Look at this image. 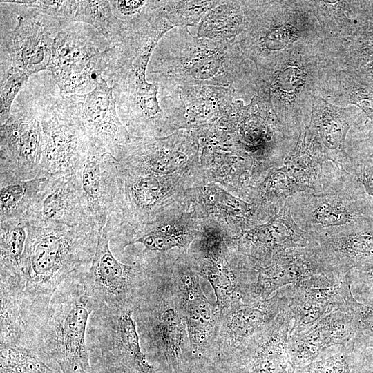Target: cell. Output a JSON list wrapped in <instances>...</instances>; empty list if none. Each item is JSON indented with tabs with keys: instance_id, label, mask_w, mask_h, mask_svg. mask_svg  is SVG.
Instances as JSON below:
<instances>
[{
	"instance_id": "3",
	"label": "cell",
	"mask_w": 373,
	"mask_h": 373,
	"mask_svg": "<svg viewBox=\"0 0 373 373\" xmlns=\"http://www.w3.org/2000/svg\"><path fill=\"white\" fill-rule=\"evenodd\" d=\"M88 271L73 274L59 286L41 322L42 347L61 373H94L86 334L97 305L85 281Z\"/></svg>"
},
{
	"instance_id": "31",
	"label": "cell",
	"mask_w": 373,
	"mask_h": 373,
	"mask_svg": "<svg viewBox=\"0 0 373 373\" xmlns=\"http://www.w3.org/2000/svg\"><path fill=\"white\" fill-rule=\"evenodd\" d=\"M299 193H303L300 186L283 166L272 169L259 188L261 204L271 207L274 214L289 198Z\"/></svg>"
},
{
	"instance_id": "5",
	"label": "cell",
	"mask_w": 373,
	"mask_h": 373,
	"mask_svg": "<svg viewBox=\"0 0 373 373\" xmlns=\"http://www.w3.org/2000/svg\"><path fill=\"white\" fill-rule=\"evenodd\" d=\"M86 341L90 358L105 373H155L142 352L131 309L98 307L91 314Z\"/></svg>"
},
{
	"instance_id": "34",
	"label": "cell",
	"mask_w": 373,
	"mask_h": 373,
	"mask_svg": "<svg viewBox=\"0 0 373 373\" xmlns=\"http://www.w3.org/2000/svg\"><path fill=\"white\" fill-rule=\"evenodd\" d=\"M356 341L352 339L341 345L334 354L297 367L294 373H350Z\"/></svg>"
},
{
	"instance_id": "7",
	"label": "cell",
	"mask_w": 373,
	"mask_h": 373,
	"mask_svg": "<svg viewBox=\"0 0 373 373\" xmlns=\"http://www.w3.org/2000/svg\"><path fill=\"white\" fill-rule=\"evenodd\" d=\"M64 97L67 107L64 111L92 141L113 157L131 140L133 135L117 113L113 88L102 77L93 90Z\"/></svg>"
},
{
	"instance_id": "2",
	"label": "cell",
	"mask_w": 373,
	"mask_h": 373,
	"mask_svg": "<svg viewBox=\"0 0 373 373\" xmlns=\"http://www.w3.org/2000/svg\"><path fill=\"white\" fill-rule=\"evenodd\" d=\"M151 83L160 88L193 86L242 88L245 69L236 39L216 41L174 27L160 40L149 61Z\"/></svg>"
},
{
	"instance_id": "38",
	"label": "cell",
	"mask_w": 373,
	"mask_h": 373,
	"mask_svg": "<svg viewBox=\"0 0 373 373\" xmlns=\"http://www.w3.org/2000/svg\"><path fill=\"white\" fill-rule=\"evenodd\" d=\"M346 278L350 286L360 287L368 297L373 296V262L351 270Z\"/></svg>"
},
{
	"instance_id": "39",
	"label": "cell",
	"mask_w": 373,
	"mask_h": 373,
	"mask_svg": "<svg viewBox=\"0 0 373 373\" xmlns=\"http://www.w3.org/2000/svg\"><path fill=\"white\" fill-rule=\"evenodd\" d=\"M118 13L125 17L126 19L134 17L145 9L148 1H110Z\"/></svg>"
},
{
	"instance_id": "1",
	"label": "cell",
	"mask_w": 373,
	"mask_h": 373,
	"mask_svg": "<svg viewBox=\"0 0 373 373\" xmlns=\"http://www.w3.org/2000/svg\"><path fill=\"white\" fill-rule=\"evenodd\" d=\"M19 293L15 299L30 318L41 322L59 286L88 269L99 230L95 224L44 228L26 225Z\"/></svg>"
},
{
	"instance_id": "29",
	"label": "cell",
	"mask_w": 373,
	"mask_h": 373,
	"mask_svg": "<svg viewBox=\"0 0 373 373\" xmlns=\"http://www.w3.org/2000/svg\"><path fill=\"white\" fill-rule=\"evenodd\" d=\"M247 23L241 1H221L204 15L196 36L216 41L231 40L245 31Z\"/></svg>"
},
{
	"instance_id": "12",
	"label": "cell",
	"mask_w": 373,
	"mask_h": 373,
	"mask_svg": "<svg viewBox=\"0 0 373 373\" xmlns=\"http://www.w3.org/2000/svg\"><path fill=\"white\" fill-rule=\"evenodd\" d=\"M24 222L44 228L95 224L75 173L47 179L28 209Z\"/></svg>"
},
{
	"instance_id": "24",
	"label": "cell",
	"mask_w": 373,
	"mask_h": 373,
	"mask_svg": "<svg viewBox=\"0 0 373 373\" xmlns=\"http://www.w3.org/2000/svg\"><path fill=\"white\" fill-rule=\"evenodd\" d=\"M178 289L191 347L194 354L199 353L212 338L219 308L209 303L198 277L190 270L180 274Z\"/></svg>"
},
{
	"instance_id": "41",
	"label": "cell",
	"mask_w": 373,
	"mask_h": 373,
	"mask_svg": "<svg viewBox=\"0 0 373 373\" xmlns=\"http://www.w3.org/2000/svg\"><path fill=\"white\" fill-rule=\"evenodd\" d=\"M368 298H369V301L367 303H370L373 305V296H369Z\"/></svg>"
},
{
	"instance_id": "13",
	"label": "cell",
	"mask_w": 373,
	"mask_h": 373,
	"mask_svg": "<svg viewBox=\"0 0 373 373\" xmlns=\"http://www.w3.org/2000/svg\"><path fill=\"white\" fill-rule=\"evenodd\" d=\"M256 279L252 284L249 303L264 300L283 287L299 283L313 276L332 274L317 247L289 249L265 267H256Z\"/></svg>"
},
{
	"instance_id": "14",
	"label": "cell",
	"mask_w": 373,
	"mask_h": 373,
	"mask_svg": "<svg viewBox=\"0 0 373 373\" xmlns=\"http://www.w3.org/2000/svg\"><path fill=\"white\" fill-rule=\"evenodd\" d=\"M292 314L288 308L238 349L236 373H294L287 341Z\"/></svg>"
},
{
	"instance_id": "26",
	"label": "cell",
	"mask_w": 373,
	"mask_h": 373,
	"mask_svg": "<svg viewBox=\"0 0 373 373\" xmlns=\"http://www.w3.org/2000/svg\"><path fill=\"white\" fill-rule=\"evenodd\" d=\"M59 19L92 26L113 46L122 40L126 23L115 15L110 1H64Z\"/></svg>"
},
{
	"instance_id": "40",
	"label": "cell",
	"mask_w": 373,
	"mask_h": 373,
	"mask_svg": "<svg viewBox=\"0 0 373 373\" xmlns=\"http://www.w3.org/2000/svg\"><path fill=\"white\" fill-rule=\"evenodd\" d=\"M365 70L370 75V76L373 79V62L371 64H369L366 66Z\"/></svg>"
},
{
	"instance_id": "32",
	"label": "cell",
	"mask_w": 373,
	"mask_h": 373,
	"mask_svg": "<svg viewBox=\"0 0 373 373\" xmlns=\"http://www.w3.org/2000/svg\"><path fill=\"white\" fill-rule=\"evenodd\" d=\"M221 1H158L163 18L174 27L198 26L204 15Z\"/></svg>"
},
{
	"instance_id": "21",
	"label": "cell",
	"mask_w": 373,
	"mask_h": 373,
	"mask_svg": "<svg viewBox=\"0 0 373 373\" xmlns=\"http://www.w3.org/2000/svg\"><path fill=\"white\" fill-rule=\"evenodd\" d=\"M354 336L350 314L333 312L305 331L289 336L287 347L292 365L295 369L308 365L327 348L343 345Z\"/></svg>"
},
{
	"instance_id": "15",
	"label": "cell",
	"mask_w": 373,
	"mask_h": 373,
	"mask_svg": "<svg viewBox=\"0 0 373 373\" xmlns=\"http://www.w3.org/2000/svg\"><path fill=\"white\" fill-rule=\"evenodd\" d=\"M238 238L241 250L256 267H265L286 251L311 243L309 235L294 220L289 199L267 222L243 231Z\"/></svg>"
},
{
	"instance_id": "18",
	"label": "cell",
	"mask_w": 373,
	"mask_h": 373,
	"mask_svg": "<svg viewBox=\"0 0 373 373\" xmlns=\"http://www.w3.org/2000/svg\"><path fill=\"white\" fill-rule=\"evenodd\" d=\"M283 166L298 182L303 193L326 191L351 174L326 157L309 126L300 133Z\"/></svg>"
},
{
	"instance_id": "19",
	"label": "cell",
	"mask_w": 373,
	"mask_h": 373,
	"mask_svg": "<svg viewBox=\"0 0 373 373\" xmlns=\"http://www.w3.org/2000/svg\"><path fill=\"white\" fill-rule=\"evenodd\" d=\"M310 238L334 276L373 262V222Z\"/></svg>"
},
{
	"instance_id": "8",
	"label": "cell",
	"mask_w": 373,
	"mask_h": 373,
	"mask_svg": "<svg viewBox=\"0 0 373 373\" xmlns=\"http://www.w3.org/2000/svg\"><path fill=\"white\" fill-rule=\"evenodd\" d=\"M144 267L126 265L117 259L110 247L106 230L99 231L95 253L85 281L97 308L131 309L134 291L142 285Z\"/></svg>"
},
{
	"instance_id": "22",
	"label": "cell",
	"mask_w": 373,
	"mask_h": 373,
	"mask_svg": "<svg viewBox=\"0 0 373 373\" xmlns=\"http://www.w3.org/2000/svg\"><path fill=\"white\" fill-rule=\"evenodd\" d=\"M358 117V113L354 108L334 106L321 97H316L308 126L326 157L350 173L352 160L346 151L345 141Z\"/></svg>"
},
{
	"instance_id": "6",
	"label": "cell",
	"mask_w": 373,
	"mask_h": 373,
	"mask_svg": "<svg viewBox=\"0 0 373 373\" xmlns=\"http://www.w3.org/2000/svg\"><path fill=\"white\" fill-rule=\"evenodd\" d=\"M113 46L100 50L74 30H61L57 34L48 67L64 97L91 89L109 66Z\"/></svg>"
},
{
	"instance_id": "35",
	"label": "cell",
	"mask_w": 373,
	"mask_h": 373,
	"mask_svg": "<svg viewBox=\"0 0 373 373\" xmlns=\"http://www.w3.org/2000/svg\"><path fill=\"white\" fill-rule=\"evenodd\" d=\"M24 71L10 66L1 75L0 92V124H4L10 117L12 104L18 93L29 78Z\"/></svg>"
},
{
	"instance_id": "9",
	"label": "cell",
	"mask_w": 373,
	"mask_h": 373,
	"mask_svg": "<svg viewBox=\"0 0 373 373\" xmlns=\"http://www.w3.org/2000/svg\"><path fill=\"white\" fill-rule=\"evenodd\" d=\"M236 95L231 86L159 87L161 106L174 129L202 131L211 127L229 108Z\"/></svg>"
},
{
	"instance_id": "17",
	"label": "cell",
	"mask_w": 373,
	"mask_h": 373,
	"mask_svg": "<svg viewBox=\"0 0 373 373\" xmlns=\"http://www.w3.org/2000/svg\"><path fill=\"white\" fill-rule=\"evenodd\" d=\"M345 278L318 274L291 285L289 309L294 322L289 336L305 331L333 312H343Z\"/></svg>"
},
{
	"instance_id": "33",
	"label": "cell",
	"mask_w": 373,
	"mask_h": 373,
	"mask_svg": "<svg viewBox=\"0 0 373 373\" xmlns=\"http://www.w3.org/2000/svg\"><path fill=\"white\" fill-rule=\"evenodd\" d=\"M343 312L352 316L355 341L373 346V305L358 302L353 296L346 278L343 288Z\"/></svg>"
},
{
	"instance_id": "37",
	"label": "cell",
	"mask_w": 373,
	"mask_h": 373,
	"mask_svg": "<svg viewBox=\"0 0 373 373\" xmlns=\"http://www.w3.org/2000/svg\"><path fill=\"white\" fill-rule=\"evenodd\" d=\"M352 160V174L363 186L373 200V148L370 153H363Z\"/></svg>"
},
{
	"instance_id": "20",
	"label": "cell",
	"mask_w": 373,
	"mask_h": 373,
	"mask_svg": "<svg viewBox=\"0 0 373 373\" xmlns=\"http://www.w3.org/2000/svg\"><path fill=\"white\" fill-rule=\"evenodd\" d=\"M55 37L41 21L19 15L14 29L1 35V51L30 75L48 69Z\"/></svg>"
},
{
	"instance_id": "25",
	"label": "cell",
	"mask_w": 373,
	"mask_h": 373,
	"mask_svg": "<svg viewBox=\"0 0 373 373\" xmlns=\"http://www.w3.org/2000/svg\"><path fill=\"white\" fill-rule=\"evenodd\" d=\"M144 325L151 345L162 354L169 366L178 370L185 338L181 315L169 303H159L149 313Z\"/></svg>"
},
{
	"instance_id": "11",
	"label": "cell",
	"mask_w": 373,
	"mask_h": 373,
	"mask_svg": "<svg viewBox=\"0 0 373 373\" xmlns=\"http://www.w3.org/2000/svg\"><path fill=\"white\" fill-rule=\"evenodd\" d=\"M40 120L42 145L38 178L75 173L97 144L64 111Z\"/></svg>"
},
{
	"instance_id": "10",
	"label": "cell",
	"mask_w": 373,
	"mask_h": 373,
	"mask_svg": "<svg viewBox=\"0 0 373 373\" xmlns=\"http://www.w3.org/2000/svg\"><path fill=\"white\" fill-rule=\"evenodd\" d=\"M0 184L39 177L42 145L41 120L11 114L0 126Z\"/></svg>"
},
{
	"instance_id": "27",
	"label": "cell",
	"mask_w": 373,
	"mask_h": 373,
	"mask_svg": "<svg viewBox=\"0 0 373 373\" xmlns=\"http://www.w3.org/2000/svg\"><path fill=\"white\" fill-rule=\"evenodd\" d=\"M0 373H61L44 352L40 335L1 343Z\"/></svg>"
},
{
	"instance_id": "42",
	"label": "cell",
	"mask_w": 373,
	"mask_h": 373,
	"mask_svg": "<svg viewBox=\"0 0 373 373\" xmlns=\"http://www.w3.org/2000/svg\"><path fill=\"white\" fill-rule=\"evenodd\" d=\"M372 373H373V369H372Z\"/></svg>"
},
{
	"instance_id": "16",
	"label": "cell",
	"mask_w": 373,
	"mask_h": 373,
	"mask_svg": "<svg viewBox=\"0 0 373 373\" xmlns=\"http://www.w3.org/2000/svg\"><path fill=\"white\" fill-rule=\"evenodd\" d=\"M118 167L117 159L97 145L75 173L88 212L99 231L116 207Z\"/></svg>"
},
{
	"instance_id": "36",
	"label": "cell",
	"mask_w": 373,
	"mask_h": 373,
	"mask_svg": "<svg viewBox=\"0 0 373 373\" xmlns=\"http://www.w3.org/2000/svg\"><path fill=\"white\" fill-rule=\"evenodd\" d=\"M341 87L346 100L363 111L373 125V88L348 75L343 77Z\"/></svg>"
},
{
	"instance_id": "30",
	"label": "cell",
	"mask_w": 373,
	"mask_h": 373,
	"mask_svg": "<svg viewBox=\"0 0 373 373\" xmlns=\"http://www.w3.org/2000/svg\"><path fill=\"white\" fill-rule=\"evenodd\" d=\"M47 179L36 178L0 184V222H25L28 209Z\"/></svg>"
},
{
	"instance_id": "23",
	"label": "cell",
	"mask_w": 373,
	"mask_h": 373,
	"mask_svg": "<svg viewBox=\"0 0 373 373\" xmlns=\"http://www.w3.org/2000/svg\"><path fill=\"white\" fill-rule=\"evenodd\" d=\"M291 292V285L278 290L267 300L251 303L240 302L231 306L224 325L230 344L238 349L288 309Z\"/></svg>"
},
{
	"instance_id": "28",
	"label": "cell",
	"mask_w": 373,
	"mask_h": 373,
	"mask_svg": "<svg viewBox=\"0 0 373 373\" xmlns=\"http://www.w3.org/2000/svg\"><path fill=\"white\" fill-rule=\"evenodd\" d=\"M26 223L0 222V296L16 298L27 237Z\"/></svg>"
},
{
	"instance_id": "4",
	"label": "cell",
	"mask_w": 373,
	"mask_h": 373,
	"mask_svg": "<svg viewBox=\"0 0 373 373\" xmlns=\"http://www.w3.org/2000/svg\"><path fill=\"white\" fill-rule=\"evenodd\" d=\"M288 199L294 220L309 236L373 222V200L352 174L326 191Z\"/></svg>"
}]
</instances>
